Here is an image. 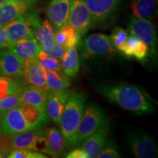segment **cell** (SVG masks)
I'll use <instances>...</instances> for the list:
<instances>
[{
    "label": "cell",
    "instance_id": "cb8c5ba5",
    "mask_svg": "<svg viewBox=\"0 0 158 158\" xmlns=\"http://www.w3.org/2000/svg\"><path fill=\"white\" fill-rule=\"evenodd\" d=\"M70 77L62 71L46 70L45 87L50 92H62L70 86Z\"/></svg>",
    "mask_w": 158,
    "mask_h": 158
},
{
    "label": "cell",
    "instance_id": "60d3db41",
    "mask_svg": "<svg viewBox=\"0 0 158 158\" xmlns=\"http://www.w3.org/2000/svg\"><path fill=\"white\" fill-rule=\"evenodd\" d=\"M0 115H1V114H0Z\"/></svg>",
    "mask_w": 158,
    "mask_h": 158
},
{
    "label": "cell",
    "instance_id": "7a4b0ae2",
    "mask_svg": "<svg viewBox=\"0 0 158 158\" xmlns=\"http://www.w3.org/2000/svg\"><path fill=\"white\" fill-rule=\"evenodd\" d=\"M86 102L84 94L70 93L63 110L59 125L61 133L70 146L76 144L77 130L84 114Z\"/></svg>",
    "mask_w": 158,
    "mask_h": 158
},
{
    "label": "cell",
    "instance_id": "6da1fadb",
    "mask_svg": "<svg viewBox=\"0 0 158 158\" xmlns=\"http://www.w3.org/2000/svg\"><path fill=\"white\" fill-rule=\"evenodd\" d=\"M98 90L110 102L137 115H145L155 110L152 99L138 86L122 84L101 85Z\"/></svg>",
    "mask_w": 158,
    "mask_h": 158
},
{
    "label": "cell",
    "instance_id": "f1b7e54d",
    "mask_svg": "<svg viewBox=\"0 0 158 158\" xmlns=\"http://www.w3.org/2000/svg\"><path fill=\"white\" fill-rule=\"evenodd\" d=\"M37 61L45 70L62 71L59 59L48 56L42 50L37 56Z\"/></svg>",
    "mask_w": 158,
    "mask_h": 158
},
{
    "label": "cell",
    "instance_id": "5bb4252c",
    "mask_svg": "<svg viewBox=\"0 0 158 158\" xmlns=\"http://www.w3.org/2000/svg\"><path fill=\"white\" fill-rule=\"evenodd\" d=\"M70 0H51L47 16L56 31L68 24Z\"/></svg>",
    "mask_w": 158,
    "mask_h": 158
},
{
    "label": "cell",
    "instance_id": "3957f363",
    "mask_svg": "<svg viewBox=\"0 0 158 158\" xmlns=\"http://www.w3.org/2000/svg\"><path fill=\"white\" fill-rule=\"evenodd\" d=\"M107 122V117L102 108L95 103L87 105L84 108L77 130L76 144L81 143Z\"/></svg>",
    "mask_w": 158,
    "mask_h": 158
},
{
    "label": "cell",
    "instance_id": "484cf974",
    "mask_svg": "<svg viewBox=\"0 0 158 158\" xmlns=\"http://www.w3.org/2000/svg\"><path fill=\"white\" fill-rule=\"evenodd\" d=\"M81 39L76 30L68 24L55 32V43L62 45L66 49L76 47Z\"/></svg>",
    "mask_w": 158,
    "mask_h": 158
},
{
    "label": "cell",
    "instance_id": "d4e9b609",
    "mask_svg": "<svg viewBox=\"0 0 158 158\" xmlns=\"http://www.w3.org/2000/svg\"><path fill=\"white\" fill-rule=\"evenodd\" d=\"M61 60L60 64L64 73L69 77H76L78 75L80 62L76 47L67 49Z\"/></svg>",
    "mask_w": 158,
    "mask_h": 158
},
{
    "label": "cell",
    "instance_id": "4dcf8cb0",
    "mask_svg": "<svg viewBox=\"0 0 158 158\" xmlns=\"http://www.w3.org/2000/svg\"><path fill=\"white\" fill-rule=\"evenodd\" d=\"M7 157L9 158H46L44 154L40 152L34 151L31 149H13L9 152Z\"/></svg>",
    "mask_w": 158,
    "mask_h": 158
},
{
    "label": "cell",
    "instance_id": "7402d4cb",
    "mask_svg": "<svg viewBox=\"0 0 158 158\" xmlns=\"http://www.w3.org/2000/svg\"><path fill=\"white\" fill-rule=\"evenodd\" d=\"M19 108L26 121L33 129H39L48 123L46 112L43 111L36 106L22 102Z\"/></svg>",
    "mask_w": 158,
    "mask_h": 158
},
{
    "label": "cell",
    "instance_id": "603a6c76",
    "mask_svg": "<svg viewBox=\"0 0 158 158\" xmlns=\"http://www.w3.org/2000/svg\"><path fill=\"white\" fill-rule=\"evenodd\" d=\"M22 77L29 85L44 87L46 83V70L39 64L37 59L25 64Z\"/></svg>",
    "mask_w": 158,
    "mask_h": 158
},
{
    "label": "cell",
    "instance_id": "d6986e66",
    "mask_svg": "<svg viewBox=\"0 0 158 158\" xmlns=\"http://www.w3.org/2000/svg\"><path fill=\"white\" fill-rule=\"evenodd\" d=\"M70 93L71 92L68 89L62 92L48 91L45 111L48 118H51L53 122L59 124L61 115Z\"/></svg>",
    "mask_w": 158,
    "mask_h": 158
},
{
    "label": "cell",
    "instance_id": "e0dca14e",
    "mask_svg": "<svg viewBox=\"0 0 158 158\" xmlns=\"http://www.w3.org/2000/svg\"><path fill=\"white\" fill-rule=\"evenodd\" d=\"M108 126L107 122L82 142L81 148L87 155L88 158L98 157L108 141Z\"/></svg>",
    "mask_w": 158,
    "mask_h": 158
},
{
    "label": "cell",
    "instance_id": "44dd1931",
    "mask_svg": "<svg viewBox=\"0 0 158 158\" xmlns=\"http://www.w3.org/2000/svg\"><path fill=\"white\" fill-rule=\"evenodd\" d=\"M48 92V91L45 86L39 87L33 85H29L27 87L23 88V89L20 92V97H21V102L33 105L43 111H45Z\"/></svg>",
    "mask_w": 158,
    "mask_h": 158
},
{
    "label": "cell",
    "instance_id": "836d02e7",
    "mask_svg": "<svg viewBox=\"0 0 158 158\" xmlns=\"http://www.w3.org/2000/svg\"><path fill=\"white\" fill-rule=\"evenodd\" d=\"M42 51L49 56L61 59L64 56V53L66 52L67 49L62 46V45L54 43L50 48H42Z\"/></svg>",
    "mask_w": 158,
    "mask_h": 158
},
{
    "label": "cell",
    "instance_id": "ffe728a7",
    "mask_svg": "<svg viewBox=\"0 0 158 158\" xmlns=\"http://www.w3.org/2000/svg\"><path fill=\"white\" fill-rule=\"evenodd\" d=\"M127 57H135L140 62H145L149 56V46L133 34L128 35L126 41L117 49Z\"/></svg>",
    "mask_w": 158,
    "mask_h": 158
},
{
    "label": "cell",
    "instance_id": "d590c367",
    "mask_svg": "<svg viewBox=\"0 0 158 158\" xmlns=\"http://www.w3.org/2000/svg\"><path fill=\"white\" fill-rule=\"evenodd\" d=\"M65 157L68 158H88L86 152L82 149V148H77L73 149L70 152L65 154Z\"/></svg>",
    "mask_w": 158,
    "mask_h": 158
},
{
    "label": "cell",
    "instance_id": "d6a6232c",
    "mask_svg": "<svg viewBox=\"0 0 158 158\" xmlns=\"http://www.w3.org/2000/svg\"><path fill=\"white\" fill-rule=\"evenodd\" d=\"M120 155L118 153V149L112 142L107 141L103 149L99 153L98 158H117L119 157Z\"/></svg>",
    "mask_w": 158,
    "mask_h": 158
},
{
    "label": "cell",
    "instance_id": "4316f807",
    "mask_svg": "<svg viewBox=\"0 0 158 158\" xmlns=\"http://www.w3.org/2000/svg\"><path fill=\"white\" fill-rule=\"evenodd\" d=\"M21 77V76H20ZM20 77H5L0 76V100L7 96L19 93L24 87V79Z\"/></svg>",
    "mask_w": 158,
    "mask_h": 158
},
{
    "label": "cell",
    "instance_id": "9a60e30c",
    "mask_svg": "<svg viewBox=\"0 0 158 158\" xmlns=\"http://www.w3.org/2000/svg\"><path fill=\"white\" fill-rule=\"evenodd\" d=\"M24 63L10 49L0 51V76L22 77Z\"/></svg>",
    "mask_w": 158,
    "mask_h": 158
},
{
    "label": "cell",
    "instance_id": "277c9868",
    "mask_svg": "<svg viewBox=\"0 0 158 158\" xmlns=\"http://www.w3.org/2000/svg\"><path fill=\"white\" fill-rule=\"evenodd\" d=\"M116 51L110 36L105 34L89 35L81 43V56L85 59L109 56L115 54Z\"/></svg>",
    "mask_w": 158,
    "mask_h": 158
},
{
    "label": "cell",
    "instance_id": "30bf717a",
    "mask_svg": "<svg viewBox=\"0 0 158 158\" xmlns=\"http://www.w3.org/2000/svg\"><path fill=\"white\" fill-rule=\"evenodd\" d=\"M89 11L92 23H102L114 16L122 0H84Z\"/></svg>",
    "mask_w": 158,
    "mask_h": 158
},
{
    "label": "cell",
    "instance_id": "4fadbf2b",
    "mask_svg": "<svg viewBox=\"0 0 158 158\" xmlns=\"http://www.w3.org/2000/svg\"><path fill=\"white\" fill-rule=\"evenodd\" d=\"M45 147L44 153L52 157H62L66 154L71 146L56 128L51 127L44 131Z\"/></svg>",
    "mask_w": 158,
    "mask_h": 158
},
{
    "label": "cell",
    "instance_id": "e575fe53",
    "mask_svg": "<svg viewBox=\"0 0 158 158\" xmlns=\"http://www.w3.org/2000/svg\"><path fill=\"white\" fill-rule=\"evenodd\" d=\"M8 137L0 135V158L7 157L8 155L10 149L7 147Z\"/></svg>",
    "mask_w": 158,
    "mask_h": 158
},
{
    "label": "cell",
    "instance_id": "74e56055",
    "mask_svg": "<svg viewBox=\"0 0 158 158\" xmlns=\"http://www.w3.org/2000/svg\"><path fill=\"white\" fill-rule=\"evenodd\" d=\"M23 1H26V2H29V3L31 4V5H33V4L38 2L39 0H23Z\"/></svg>",
    "mask_w": 158,
    "mask_h": 158
},
{
    "label": "cell",
    "instance_id": "52a82bcc",
    "mask_svg": "<svg viewBox=\"0 0 158 158\" xmlns=\"http://www.w3.org/2000/svg\"><path fill=\"white\" fill-rule=\"evenodd\" d=\"M68 24L76 30L81 38L89 29L92 19L84 0H70Z\"/></svg>",
    "mask_w": 158,
    "mask_h": 158
},
{
    "label": "cell",
    "instance_id": "8fae6325",
    "mask_svg": "<svg viewBox=\"0 0 158 158\" xmlns=\"http://www.w3.org/2000/svg\"><path fill=\"white\" fill-rule=\"evenodd\" d=\"M1 127L2 135L6 137L33 129L26 121L19 107L13 108L2 114Z\"/></svg>",
    "mask_w": 158,
    "mask_h": 158
},
{
    "label": "cell",
    "instance_id": "1f68e13d",
    "mask_svg": "<svg viewBox=\"0 0 158 158\" xmlns=\"http://www.w3.org/2000/svg\"><path fill=\"white\" fill-rule=\"evenodd\" d=\"M128 35H129V32L122 27H118L113 29L110 36V39L111 40L112 44L116 48V50L125 42Z\"/></svg>",
    "mask_w": 158,
    "mask_h": 158
},
{
    "label": "cell",
    "instance_id": "ab89813d",
    "mask_svg": "<svg viewBox=\"0 0 158 158\" xmlns=\"http://www.w3.org/2000/svg\"><path fill=\"white\" fill-rule=\"evenodd\" d=\"M6 1H7V0H0V5H1L2 4H3Z\"/></svg>",
    "mask_w": 158,
    "mask_h": 158
},
{
    "label": "cell",
    "instance_id": "7c38bea8",
    "mask_svg": "<svg viewBox=\"0 0 158 158\" xmlns=\"http://www.w3.org/2000/svg\"><path fill=\"white\" fill-rule=\"evenodd\" d=\"M31 6L23 0H7L0 5V27H5L12 21L26 16Z\"/></svg>",
    "mask_w": 158,
    "mask_h": 158
},
{
    "label": "cell",
    "instance_id": "9c48e42d",
    "mask_svg": "<svg viewBox=\"0 0 158 158\" xmlns=\"http://www.w3.org/2000/svg\"><path fill=\"white\" fill-rule=\"evenodd\" d=\"M130 149L138 158H154L157 157V146L155 139L143 132L130 133L127 136Z\"/></svg>",
    "mask_w": 158,
    "mask_h": 158
},
{
    "label": "cell",
    "instance_id": "5b68a950",
    "mask_svg": "<svg viewBox=\"0 0 158 158\" xmlns=\"http://www.w3.org/2000/svg\"><path fill=\"white\" fill-rule=\"evenodd\" d=\"M7 147L10 150L31 149L44 152L45 147V138L44 131L39 129L26 130L8 137Z\"/></svg>",
    "mask_w": 158,
    "mask_h": 158
},
{
    "label": "cell",
    "instance_id": "8d00e7d4",
    "mask_svg": "<svg viewBox=\"0 0 158 158\" xmlns=\"http://www.w3.org/2000/svg\"><path fill=\"white\" fill-rule=\"evenodd\" d=\"M9 43L6 36L5 30L4 27H0V49L8 48Z\"/></svg>",
    "mask_w": 158,
    "mask_h": 158
},
{
    "label": "cell",
    "instance_id": "ac0fdd59",
    "mask_svg": "<svg viewBox=\"0 0 158 158\" xmlns=\"http://www.w3.org/2000/svg\"><path fill=\"white\" fill-rule=\"evenodd\" d=\"M4 28L10 45L23 39L35 38L34 32L26 16L19 18L12 21Z\"/></svg>",
    "mask_w": 158,
    "mask_h": 158
},
{
    "label": "cell",
    "instance_id": "f35d334b",
    "mask_svg": "<svg viewBox=\"0 0 158 158\" xmlns=\"http://www.w3.org/2000/svg\"><path fill=\"white\" fill-rule=\"evenodd\" d=\"M0 135H2V127H1V115H0Z\"/></svg>",
    "mask_w": 158,
    "mask_h": 158
},
{
    "label": "cell",
    "instance_id": "f546056e",
    "mask_svg": "<svg viewBox=\"0 0 158 158\" xmlns=\"http://www.w3.org/2000/svg\"><path fill=\"white\" fill-rule=\"evenodd\" d=\"M21 102L20 92L7 96L0 100V114L2 115L7 110L20 107Z\"/></svg>",
    "mask_w": 158,
    "mask_h": 158
},
{
    "label": "cell",
    "instance_id": "83f0119b",
    "mask_svg": "<svg viewBox=\"0 0 158 158\" xmlns=\"http://www.w3.org/2000/svg\"><path fill=\"white\" fill-rule=\"evenodd\" d=\"M155 0H133L131 5L133 15L138 19H152L155 14Z\"/></svg>",
    "mask_w": 158,
    "mask_h": 158
},
{
    "label": "cell",
    "instance_id": "8992f818",
    "mask_svg": "<svg viewBox=\"0 0 158 158\" xmlns=\"http://www.w3.org/2000/svg\"><path fill=\"white\" fill-rule=\"evenodd\" d=\"M127 31L133 34L149 46V56H155L157 45V32L155 25L149 19L130 18L127 24Z\"/></svg>",
    "mask_w": 158,
    "mask_h": 158
},
{
    "label": "cell",
    "instance_id": "2e32d148",
    "mask_svg": "<svg viewBox=\"0 0 158 158\" xmlns=\"http://www.w3.org/2000/svg\"><path fill=\"white\" fill-rule=\"evenodd\" d=\"M24 64L34 59H37L39 53L42 50V46L35 38L23 39L8 47Z\"/></svg>",
    "mask_w": 158,
    "mask_h": 158
},
{
    "label": "cell",
    "instance_id": "ba28073f",
    "mask_svg": "<svg viewBox=\"0 0 158 158\" xmlns=\"http://www.w3.org/2000/svg\"><path fill=\"white\" fill-rule=\"evenodd\" d=\"M26 19L32 29L35 38L42 48H50L55 43V30L48 19L41 21L39 15L30 11L26 15Z\"/></svg>",
    "mask_w": 158,
    "mask_h": 158
}]
</instances>
